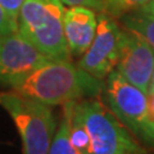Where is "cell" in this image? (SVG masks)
<instances>
[{"label": "cell", "mask_w": 154, "mask_h": 154, "mask_svg": "<svg viewBox=\"0 0 154 154\" xmlns=\"http://www.w3.org/2000/svg\"><path fill=\"white\" fill-rule=\"evenodd\" d=\"M12 89L51 107L102 95L104 81L95 79L69 60L51 59Z\"/></svg>", "instance_id": "obj_1"}, {"label": "cell", "mask_w": 154, "mask_h": 154, "mask_svg": "<svg viewBox=\"0 0 154 154\" xmlns=\"http://www.w3.org/2000/svg\"><path fill=\"white\" fill-rule=\"evenodd\" d=\"M64 11L62 0H23L18 13V32L50 59L69 60Z\"/></svg>", "instance_id": "obj_2"}, {"label": "cell", "mask_w": 154, "mask_h": 154, "mask_svg": "<svg viewBox=\"0 0 154 154\" xmlns=\"http://www.w3.org/2000/svg\"><path fill=\"white\" fill-rule=\"evenodd\" d=\"M0 105L12 117L23 144V154H49L57 122L49 105L16 93L0 94Z\"/></svg>", "instance_id": "obj_3"}, {"label": "cell", "mask_w": 154, "mask_h": 154, "mask_svg": "<svg viewBox=\"0 0 154 154\" xmlns=\"http://www.w3.org/2000/svg\"><path fill=\"white\" fill-rule=\"evenodd\" d=\"M76 108L89 134L93 154H145L140 143L100 100H79Z\"/></svg>", "instance_id": "obj_4"}, {"label": "cell", "mask_w": 154, "mask_h": 154, "mask_svg": "<svg viewBox=\"0 0 154 154\" xmlns=\"http://www.w3.org/2000/svg\"><path fill=\"white\" fill-rule=\"evenodd\" d=\"M102 94L105 105L134 137L154 148V121L149 113L146 94L128 84L116 69L107 76Z\"/></svg>", "instance_id": "obj_5"}, {"label": "cell", "mask_w": 154, "mask_h": 154, "mask_svg": "<svg viewBox=\"0 0 154 154\" xmlns=\"http://www.w3.org/2000/svg\"><path fill=\"white\" fill-rule=\"evenodd\" d=\"M122 27L116 18L105 13L98 14V28L93 42L77 66L95 79L105 80L116 68L121 50Z\"/></svg>", "instance_id": "obj_6"}, {"label": "cell", "mask_w": 154, "mask_h": 154, "mask_svg": "<svg viewBox=\"0 0 154 154\" xmlns=\"http://www.w3.org/2000/svg\"><path fill=\"white\" fill-rule=\"evenodd\" d=\"M49 60L18 31L0 35V85L13 88Z\"/></svg>", "instance_id": "obj_7"}, {"label": "cell", "mask_w": 154, "mask_h": 154, "mask_svg": "<svg viewBox=\"0 0 154 154\" xmlns=\"http://www.w3.org/2000/svg\"><path fill=\"white\" fill-rule=\"evenodd\" d=\"M114 69L128 84L148 94L153 81L154 48L135 32L122 27L121 50Z\"/></svg>", "instance_id": "obj_8"}, {"label": "cell", "mask_w": 154, "mask_h": 154, "mask_svg": "<svg viewBox=\"0 0 154 154\" xmlns=\"http://www.w3.org/2000/svg\"><path fill=\"white\" fill-rule=\"evenodd\" d=\"M63 26L69 54L81 57L95 37L98 16L88 7H68L64 11Z\"/></svg>", "instance_id": "obj_9"}, {"label": "cell", "mask_w": 154, "mask_h": 154, "mask_svg": "<svg viewBox=\"0 0 154 154\" xmlns=\"http://www.w3.org/2000/svg\"><path fill=\"white\" fill-rule=\"evenodd\" d=\"M119 19L125 30L135 32L154 48V16L139 9L125 14Z\"/></svg>", "instance_id": "obj_10"}, {"label": "cell", "mask_w": 154, "mask_h": 154, "mask_svg": "<svg viewBox=\"0 0 154 154\" xmlns=\"http://www.w3.org/2000/svg\"><path fill=\"white\" fill-rule=\"evenodd\" d=\"M73 104L75 102H68L63 104V119L60 121L59 127L55 131L49 154H80L76 150V148L72 145L69 137V116Z\"/></svg>", "instance_id": "obj_11"}, {"label": "cell", "mask_w": 154, "mask_h": 154, "mask_svg": "<svg viewBox=\"0 0 154 154\" xmlns=\"http://www.w3.org/2000/svg\"><path fill=\"white\" fill-rule=\"evenodd\" d=\"M79 102V100H77ZM73 104L69 116V137L72 145L80 154H93L91 152V144L89 139V134L82 122V118L76 108V103Z\"/></svg>", "instance_id": "obj_12"}, {"label": "cell", "mask_w": 154, "mask_h": 154, "mask_svg": "<svg viewBox=\"0 0 154 154\" xmlns=\"http://www.w3.org/2000/svg\"><path fill=\"white\" fill-rule=\"evenodd\" d=\"M152 0H104L100 13H105L113 18H121L127 13L139 11Z\"/></svg>", "instance_id": "obj_13"}, {"label": "cell", "mask_w": 154, "mask_h": 154, "mask_svg": "<svg viewBox=\"0 0 154 154\" xmlns=\"http://www.w3.org/2000/svg\"><path fill=\"white\" fill-rule=\"evenodd\" d=\"M17 31H18V22L7 12V9L0 3V35H7V33H12Z\"/></svg>", "instance_id": "obj_14"}, {"label": "cell", "mask_w": 154, "mask_h": 154, "mask_svg": "<svg viewBox=\"0 0 154 154\" xmlns=\"http://www.w3.org/2000/svg\"><path fill=\"white\" fill-rule=\"evenodd\" d=\"M64 5L68 7H75V5H81V7H88L93 11L102 12L103 9V3L104 0H62Z\"/></svg>", "instance_id": "obj_15"}, {"label": "cell", "mask_w": 154, "mask_h": 154, "mask_svg": "<svg viewBox=\"0 0 154 154\" xmlns=\"http://www.w3.org/2000/svg\"><path fill=\"white\" fill-rule=\"evenodd\" d=\"M2 5L7 9V12L18 22V13L21 8L23 0H0Z\"/></svg>", "instance_id": "obj_16"}, {"label": "cell", "mask_w": 154, "mask_h": 154, "mask_svg": "<svg viewBox=\"0 0 154 154\" xmlns=\"http://www.w3.org/2000/svg\"><path fill=\"white\" fill-rule=\"evenodd\" d=\"M148 105H149V113H150V117L154 121V86H150V89L148 91Z\"/></svg>", "instance_id": "obj_17"}, {"label": "cell", "mask_w": 154, "mask_h": 154, "mask_svg": "<svg viewBox=\"0 0 154 154\" xmlns=\"http://www.w3.org/2000/svg\"><path fill=\"white\" fill-rule=\"evenodd\" d=\"M141 11H144V12H146V13H149V14H152V16H154V0L149 2L145 7L141 8Z\"/></svg>", "instance_id": "obj_18"}, {"label": "cell", "mask_w": 154, "mask_h": 154, "mask_svg": "<svg viewBox=\"0 0 154 154\" xmlns=\"http://www.w3.org/2000/svg\"><path fill=\"white\" fill-rule=\"evenodd\" d=\"M152 86H154V72H153V81H152Z\"/></svg>", "instance_id": "obj_19"}]
</instances>
